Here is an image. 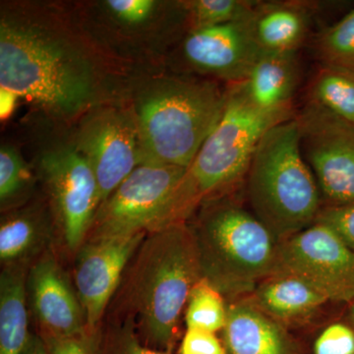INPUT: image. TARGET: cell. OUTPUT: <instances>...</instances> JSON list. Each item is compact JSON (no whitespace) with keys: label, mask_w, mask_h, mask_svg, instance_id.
Instances as JSON below:
<instances>
[{"label":"cell","mask_w":354,"mask_h":354,"mask_svg":"<svg viewBox=\"0 0 354 354\" xmlns=\"http://www.w3.org/2000/svg\"><path fill=\"white\" fill-rule=\"evenodd\" d=\"M201 278L196 244L185 223L147 234L134 255L124 295L144 344L171 353L190 291Z\"/></svg>","instance_id":"cell-1"},{"label":"cell","mask_w":354,"mask_h":354,"mask_svg":"<svg viewBox=\"0 0 354 354\" xmlns=\"http://www.w3.org/2000/svg\"><path fill=\"white\" fill-rule=\"evenodd\" d=\"M199 208L188 227L202 278L225 297L251 295L276 272L279 241L232 192L212 198Z\"/></svg>","instance_id":"cell-2"},{"label":"cell","mask_w":354,"mask_h":354,"mask_svg":"<svg viewBox=\"0 0 354 354\" xmlns=\"http://www.w3.org/2000/svg\"><path fill=\"white\" fill-rule=\"evenodd\" d=\"M227 102V85L169 78L140 95L136 106L141 165L187 169L215 129Z\"/></svg>","instance_id":"cell-3"},{"label":"cell","mask_w":354,"mask_h":354,"mask_svg":"<svg viewBox=\"0 0 354 354\" xmlns=\"http://www.w3.org/2000/svg\"><path fill=\"white\" fill-rule=\"evenodd\" d=\"M244 183L251 211L279 242L315 223L322 197L302 155L295 116L265 133Z\"/></svg>","instance_id":"cell-4"},{"label":"cell","mask_w":354,"mask_h":354,"mask_svg":"<svg viewBox=\"0 0 354 354\" xmlns=\"http://www.w3.org/2000/svg\"><path fill=\"white\" fill-rule=\"evenodd\" d=\"M295 114L267 113L249 102L241 83L227 85V102L215 129L203 143L177 189L174 223H185L212 198L234 192L245 181L265 133Z\"/></svg>","instance_id":"cell-5"},{"label":"cell","mask_w":354,"mask_h":354,"mask_svg":"<svg viewBox=\"0 0 354 354\" xmlns=\"http://www.w3.org/2000/svg\"><path fill=\"white\" fill-rule=\"evenodd\" d=\"M0 88L59 115L82 111L93 95L90 70L75 53L35 28L7 21L0 26Z\"/></svg>","instance_id":"cell-6"},{"label":"cell","mask_w":354,"mask_h":354,"mask_svg":"<svg viewBox=\"0 0 354 354\" xmlns=\"http://www.w3.org/2000/svg\"><path fill=\"white\" fill-rule=\"evenodd\" d=\"M186 169L141 165L102 203L85 242L150 234L174 225V203Z\"/></svg>","instance_id":"cell-7"},{"label":"cell","mask_w":354,"mask_h":354,"mask_svg":"<svg viewBox=\"0 0 354 354\" xmlns=\"http://www.w3.org/2000/svg\"><path fill=\"white\" fill-rule=\"evenodd\" d=\"M295 120L323 207L354 204V125L307 101Z\"/></svg>","instance_id":"cell-8"},{"label":"cell","mask_w":354,"mask_h":354,"mask_svg":"<svg viewBox=\"0 0 354 354\" xmlns=\"http://www.w3.org/2000/svg\"><path fill=\"white\" fill-rule=\"evenodd\" d=\"M276 271L297 274L329 301L354 300V251L320 223L279 242Z\"/></svg>","instance_id":"cell-9"},{"label":"cell","mask_w":354,"mask_h":354,"mask_svg":"<svg viewBox=\"0 0 354 354\" xmlns=\"http://www.w3.org/2000/svg\"><path fill=\"white\" fill-rule=\"evenodd\" d=\"M65 245L78 251L85 243L102 204L101 191L92 167L76 148L46 153L41 160Z\"/></svg>","instance_id":"cell-10"},{"label":"cell","mask_w":354,"mask_h":354,"mask_svg":"<svg viewBox=\"0 0 354 354\" xmlns=\"http://www.w3.org/2000/svg\"><path fill=\"white\" fill-rule=\"evenodd\" d=\"M75 148L94 171L102 203L141 165L136 118L120 109H102L90 116Z\"/></svg>","instance_id":"cell-11"},{"label":"cell","mask_w":354,"mask_h":354,"mask_svg":"<svg viewBox=\"0 0 354 354\" xmlns=\"http://www.w3.org/2000/svg\"><path fill=\"white\" fill-rule=\"evenodd\" d=\"M148 234L123 239L85 242L77 251L74 283L90 335L97 333L102 316Z\"/></svg>","instance_id":"cell-12"},{"label":"cell","mask_w":354,"mask_h":354,"mask_svg":"<svg viewBox=\"0 0 354 354\" xmlns=\"http://www.w3.org/2000/svg\"><path fill=\"white\" fill-rule=\"evenodd\" d=\"M249 20L191 30L183 44L186 62L227 85L244 82L263 55Z\"/></svg>","instance_id":"cell-13"},{"label":"cell","mask_w":354,"mask_h":354,"mask_svg":"<svg viewBox=\"0 0 354 354\" xmlns=\"http://www.w3.org/2000/svg\"><path fill=\"white\" fill-rule=\"evenodd\" d=\"M27 292L41 337H73L88 333L76 291L50 254L32 266L27 278Z\"/></svg>","instance_id":"cell-14"},{"label":"cell","mask_w":354,"mask_h":354,"mask_svg":"<svg viewBox=\"0 0 354 354\" xmlns=\"http://www.w3.org/2000/svg\"><path fill=\"white\" fill-rule=\"evenodd\" d=\"M221 334L227 354H304L286 326L251 300L237 299L228 304Z\"/></svg>","instance_id":"cell-15"},{"label":"cell","mask_w":354,"mask_h":354,"mask_svg":"<svg viewBox=\"0 0 354 354\" xmlns=\"http://www.w3.org/2000/svg\"><path fill=\"white\" fill-rule=\"evenodd\" d=\"M318 6L305 0L257 1L249 23L261 51L298 53L311 35Z\"/></svg>","instance_id":"cell-16"},{"label":"cell","mask_w":354,"mask_h":354,"mask_svg":"<svg viewBox=\"0 0 354 354\" xmlns=\"http://www.w3.org/2000/svg\"><path fill=\"white\" fill-rule=\"evenodd\" d=\"M300 76L297 53H263L241 85L249 102L263 113L295 114L292 101Z\"/></svg>","instance_id":"cell-17"},{"label":"cell","mask_w":354,"mask_h":354,"mask_svg":"<svg viewBox=\"0 0 354 354\" xmlns=\"http://www.w3.org/2000/svg\"><path fill=\"white\" fill-rule=\"evenodd\" d=\"M251 295L258 308L285 326L306 320L329 302L315 286L286 271L262 279Z\"/></svg>","instance_id":"cell-18"},{"label":"cell","mask_w":354,"mask_h":354,"mask_svg":"<svg viewBox=\"0 0 354 354\" xmlns=\"http://www.w3.org/2000/svg\"><path fill=\"white\" fill-rule=\"evenodd\" d=\"M27 278L24 270L7 267L0 276V354H23L29 342Z\"/></svg>","instance_id":"cell-19"},{"label":"cell","mask_w":354,"mask_h":354,"mask_svg":"<svg viewBox=\"0 0 354 354\" xmlns=\"http://www.w3.org/2000/svg\"><path fill=\"white\" fill-rule=\"evenodd\" d=\"M48 236L44 216L34 209L15 212L0 225V260L7 267H17L31 258Z\"/></svg>","instance_id":"cell-20"},{"label":"cell","mask_w":354,"mask_h":354,"mask_svg":"<svg viewBox=\"0 0 354 354\" xmlns=\"http://www.w3.org/2000/svg\"><path fill=\"white\" fill-rule=\"evenodd\" d=\"M306 101L354 125V70L320 64L310 81Z\"/></svg>","instance_id":"cell-21"},{"label":"cell","mask_w":354,"mask_h":354,"mask_svg":"<svg viewBox=\"0 0 354 354\" xmlns=\"http://www.w3.org/2000/svg\"><path fill=\"white\" fill-rule=\"evenodd\" d=\"M227 307L223 293L201 278L191 290L186 304V328L221 332L227 322Z\"/></svg>","instance_id":"cell-22"},{"label":"cell","mask_w":354,"mask_h":354,"mask_svg":"<svg viewBox=\"0 0 354 354\" xmlns=\"http://www.w3.org/2000/svg\"><path fill=\"white\" fill-rule=\"evenodd\" d=\"M315 55L321 64L354 70V7L315 39Z\"/></svg>","instance_id":"cell-23"},{"label":"cell","mask_w":354,"mask_h":354,"mask_svg":"<svg viewBox=\"0 0 354 354\" xmlns=\"http://www.w3.org/2000/svg\"><path fill=\"white\" fill-rule=\"evenodd\" d=\"M256 4L251 0H193L183 6L195 30L250 19Z\"/></svg>","instance_id":"cell-24"},{"label":"cell","mask_w":354,"mask_h":354,"mask_svg":"<svg viewBox=\"0 0 354 354\" xmlns=\"http://www.w3.org/2000/svg\"><path fill=\"white\" fill-rule=\"evenodd\" d=\"M95 354H171L147 346L132 321L109 326L95 337Z\"/></svg>","instance_id":"cell-25"},{"label":"cell","mask_w":354,"mask_h":354,"mask_svg":"<svg viewBox=\"0 0 354 354\" xmlns=\"http://www.w3.org/2000/svg\"><path fill=\"white\" fill-rule=\"evenodd\" d=\"M31 174L24 160L11 147L0 150V201L3 205L20 196L31 181Z\"/></svg>","instance_id":"cell-26"},{"label":"cell","mask_w":354,"mask_h":354,"mask_svg":"<svg viewBox=\"0 0 354 354\" xmlns=\"http://www.w3.org/2000/svg\"><path fill=\"white\" fill-rule=\"evenodd\" d=\"M312 354H354V327L335 322L324 328L312 346Z\"/></svg>","instance_id":"cell-27"},{"label":"cell","mask_w":354,"mask_h":354,"mask_svg":"<svg viewBox=\"0 0 354 354\" xmlns=\"http://www.w3.org/2000/svg\"><path fill=\"white\" fill-rule=\"evenodd\" d=\"M315 223L327 225L354 251V204L323 207Z\"/></svg>","instance_id":"cell-28"},{"label":"cell","mask_w":354,"mask_h":354,"mask_svg":"<svg viewBox=\"0 0 354 354\" xmlns=\"http://www.w3.org/2000/svg\"><path fill=\"white\" fill-rule=\"evenodd\" d=\"M179 354H227V351L216 333L187 329L180 342Z\"/></svg>","instance_id":"cell-29"},{"label":"cell","mask_w":354,"mask_h":354,"mask_svg":"<svg viewBox=\"0 0 354 354\" xmlns=\"http://www.w3.org/2000/svg\"><path fill=\"white\" fill-rule=\"evenodd\" d=\"M106 6L118 19L134 25L145 22L150 17L156 2L153 0H109Z\"/></svg>","instance_id":"cell-30"},{"label":"cell","mask_w":354,"mask_h":354,"mask_svg":"<svg viewBox=\"0 0 354 354\" xmlns=\"http://www.w3.org/2000/svg\"><path fill=\"white\" fill-rule=\"evenodd\" d=\"M41 337L50 354H95V335L86 333L73 337Z\"/></svg>","instance_id":"cell-31"},{"label":"cell","mask_w":354,"mask_h":354,"mask_svg":"<svg viewBox=\"0 0 354 354\" xmlns=\"http://www.w3.org/2000/svg\"><path fill=\"white\" fill-rule=\"evenodd\" d=\"M19 95L6 88H0V115L1 120H6L12 114Z\"/></svg>","instance_id":"cell-32"},{"label":"cell","mask_w":354,"mask_h":354,"mask_svg":"<svg viewBox=\"0 0 354 354\" xmlns=\"http://www.w3.org/2000/svg\"><path fill=\"white\" fill-rule=\"evenodd\" d=\"M23 354H50V353L41 335H31Z\"/></svg>","instance_id":"cell-33"},{"label":"cell","mask_w":354,"mask_h":354,"mask_svg":"<svg viewBox=\"0 0 354 354\" xmlns=\"http://www.w3.org/2000/svg\"><path fill=\"white\" fill-rule=\"evenodd\" d=\"M349 319H351V322L354 327V300L349 304Z\"/></svg>","instance_id":"cell-34"}]
</instances>
